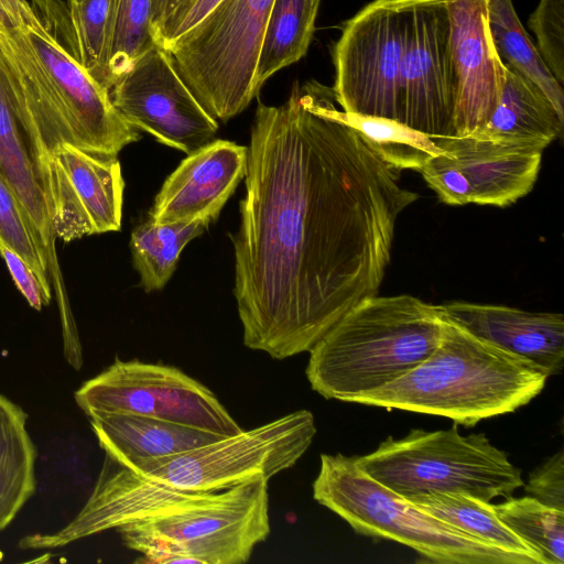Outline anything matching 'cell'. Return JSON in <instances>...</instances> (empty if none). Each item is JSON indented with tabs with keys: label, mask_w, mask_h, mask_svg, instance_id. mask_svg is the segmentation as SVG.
Instances as JSON below:
<instances>
[{
	"label": "cell",
	"mask_w": 564,
	"mask_h": 564,
	"mask_svg": "<svg viewBox=\"0 0 564 564\" xmlns=\"http://www.w3.org/2000/svg\"><path fill=\"white\" fill-rule=\"evenodd\" d=\"M399 172L315 82L258 102L231 238L246 347L278 360L308 351L378 293L397 220L419 197Z\"/></svg>",
	"instance_id": "6da1fadb"
},
{
	"label": "cell",
	"mask_w": 564,
	"mask_h": 564,
	"mask_svg": "<svg viewBox=\"0 0 564 564\" xmlns=\"http://www.w3.org/2000/svg\"><path fill=\"white\" fill-rule=\"evenodd\" d=\"M0 51L46 154L69 143L117 156L140 140L139 130L112 105L109 90L78 62L73 42L33 9L19 25L0 29Z\"/></svg>",
	"instance_id": "7a4b0ae2"
},
{
	"label": "cell",
	"mask_w": 564,
	"mask_h": 564,
	"mask_svg": "<svg viewBox=\"0 0 564 564\" xmlns=\"http://www.w3.org/2000/svg\"><path fill=\"white\" fill-rule=\"evenodd\" d=\"M547 378L534 364L444 317L440 344L425 360L350 402L445 416L469 427L525 405L540 394Z\"/></svg>",
	"instance_id": "3957f363"
},
{
	"label": "cell",
	"mask_w": 564,
	"mask_h": 564,
	"mask_svg": "<svg viewBox=\"0 0 564 564\" xmlns=\"http://www.w3.org/2000/svg\"><path fill=\"white\" fill-rule=\"evenodd\" d=\"M443 324L440 305L406 294L369 296L308 350L306 378L325 399L350 402L425 360L440 344Z\"/></svg>",
	"instance_id": "277c9868"
},
{
	"label": "cell",
	"mask_w": 564,
	"mask_h": 564,
	"mask_svg": "<svg viewBox=\"0 0 564 564\" xmlns=\"http://www.w3.org/2000/svg\"><path fill=\"white\" fill-rule=\"evenodd\" d=\"M313 498L357 533L411 547L430 563L530 564L426 513L341 454L321 455Z\"/></svg>",
	"instance_id": "5b68a950"
},
{
	"label": "cell",
	"mask_w": 564,
	"mask_h": 564,
	"mask_svg": "<svg viewBox=\"0 0 564 564\" xmlns=\"http://www.w3.org/2000/svg\"><path fill=\"white\" fill-rule=\"evenodd\" d=\"M411 430L387 437L372 452L354 456L371 478L408 498L426 492H464L485 501L510 497L524 481L521 470L485 433Z\"/></svg>",
	"instance_id": "8992f818"
},
{
	"label": "cell",
	"mask_w": 564,
	"mask_h": 564,
	"mask_svg": "<svg viewBox=\"0 0 564 564\" xmlns=\"http://www.w3.org/2000/svg\"><path fill=\"white\" fill-rule=\"evenodd\" d=\"M143 563L242 564L270 534L269 480L219 491L209 502L117 529Z\"/></svg>",
	"instance_id": "52a82bcc"
},
{
	"label": "cell",
	"mask_w": 564,
	"mask_h": 564,
	"mask_svg": "<svg viewBox=\"0 0 564 564\" xmlns=\"http://www.w3.org/2000/svg\"><path fill=\"white\" fill-rule=\"evenodd\" d=\"M273 0H220L161 46L205 111L226 122L259 94L258 59Z\"/></svg>",
	"instance_id": "ba28073f"
},
{
	"label": "cell",
	"mask_w": 564,
	"mask_h": 564,
	"mask_svg": "<svg viewBox=\"0 0 564 564\" xmlns=\"http://www.w3.org/2000/svg\"><path fill=\"white\" fill-rule=\"evenodd\" d=\"M316 435L314 415L299 410L131 470L182 490L219 492L254 479H271L294 466Z\"/></svg>",
	"instance_id": "9c48e42d"
},
{
	"label": "cell",
	"mask_w": 564,
	"mask_h": 564,
	"mask_svg": "<svg viewBox=\"0 0 564 564\" xmlns=\"http://www.w3.org/2000/svg\"><path fill=\"white\" fill-rule=\"evenodd\" d=\"M87 416L141 415L229 436L242 429L214 392L183 370L163 364L116 359L74 394Z\"/></svg>",
	"instance_id": "30bf717a"
},
{
	"label": "cell",
	"mask_w": 564,
	"mask_h": 564,
	"mask_svg": "<svg viewBox=\"0 0 564 564\" xmlns=\"http://www.w3.org/2000/svg\"><path fill=\"white\" fill-rule=\"evenodd\" d=\"M406 0H375L334 46V96L344 112L398 121Z\"/></svg>",
	"instance_id": "8fae6325"
},
{
	"label": "cell",
	"mask_w": 564,
	"mask_h": 564,
	"mask_svg": "<svg viewBox=\"0 0 564 564\" xmlns=\"http://www.w3.org/2000/svg\"><path fill=\"white\" fill-rule=\"evenodd\" d=\"M398 123L432 138L455 137L456 84L444 0H406Z\"/></svg>",
	"instance_id": "7c38bea8"
},
{
	"label": "cell",
	"mask_w": 564,
	"mask_h": 564,
	"mask_svg": "<svg viewBox=\"0 0 564 564\" xmlns=\"http://www.w3.org/2000/svg\"><path fill=\"white\" fill-rule=\"evenodd\" d=\"M109 94L129 124L186 154L213 141L218 130V122L199 105L158 44L132 64Z\"/></svg>",
	"instance_id": "4fadbf2b"
},
{
	"label": "cell",
	"mask_w": 564,
	"mask_h": 564,
	"mask_svg": "<svg viewBox=\"0 0 564 564\" xmlns=\"http://www.w3.org/2000/svg\"><path fill=\"white\" fill-rule=\"evenodd\" d=\"M51 219L64 242L121 228L124 181L117 156H101L69 143L46 154Z\"/></svg>",
	"instance_id": "5bb4252c"
},
{
	"label": "cell",
	"mask_w": 564,
	"mask_h": 564,
	"mask_svg": "<svg viewBox=\"0 0 564 564\" xmlns=\"http://www.w3.org/2000/svg\"><path fill=\"white\" fill-rule=\"evenodd\" d=\"M449 54L456 84L455 137L478 131L492 115L505 84L506 65L488 29V0H444Z\"/></svg>",
	"instance_id": "9a60e30c"
},
{
	"label": "cell",
	"mask_w": 564,
	"mask_h": 564,
	"mask_svg": "<svg viewBox=\"0 0 564 564\" xmlns=\"http://www.w3.org/2000/svg\"><path fill=\"white\" fill-rule=\"evenodd\" d=\"M45 161L43 144L0 51V175L21 202L55 264Z\"/></svg>",
	"instance_id": "2e32d148"
},
{
	"label": "cell",
	"mask_w": 564,
	"mask_h": 564,
	"mask_svg": "<svg viewBox=\"0 0 564 564\" xmlns=\"http://www.w3.org/2000/svg\"><path fill=\"white\" fill-rule=\"evenodd\" d=\"M247 151L217 139L188 154L164 181L149 218L156 224L214 223L245 177Z\"/></svg>",
	"instance_id": "e0dca14e"
},
{
	"label": "cell",
	"mask_w": 564,
	"mask_h": 564,
	"mask_svg": "<svg viewBox=\"0 0 564 564\" xmlns=\"http://www.w3.org/2000/svg\"><path fill=\"white\" fill-rule=\"evenodd\" d=\"M443 316L471 335L557 375L564 364V317L503 305L451 302Z\"/></svg>",
	"instance_id": "ac0fdd59"
},
{
	"label": "cell",
	"mask_w": 564,
	"mask_h": 564,
	"mask_svg": "<svg viewBox=\"0 0 564 564\" xmlns=\"http://www.w3.org/2000/svg\"><path fill=\"white\" fill-rule=\"evenodd\" d=\"M435 140L465 180L469 203L506 207L536 182L542 151L476 135Z\"/></svg>",
	"instance_id": "d6986e66"
},
{
	"label": "cell",
	"mask_w": 564,
	"mask_h": 564,
	"mask_svg": "<svg viewBox=\"0 0 564 564\" xmlns=\"http://www.w3.org/2000/svg\"><path fill=\"white\" fill-rule=\"evenodd\" d=\"M88 417L106 456L123 466L169 457L224 437L141 415L95 413Z\"/></svg>",
	"instance_id": "ffe728a7"
},
{
	"label": "cell",
	"mask_w": 564,
	"mask_h": 564,
	"mask_svg": "<svg viewBox=\"0 0 564 564\" xmlns=\"http://www.w3.org/2000/svg\"><path fill=\"white\" fill-rule=\"evenodd\" d=\"M563 130V116L533 85L506 66L499 101L476 135L542 151Z\"/></svg>",
	"instance_id": "44dd1931"
},
{
	"label": "cell",
	"mask_w": 564,
	"mask_h": 564,
	"mask_svg": "<svg viewBox=\"0 0 564 564\" xmlns=\"http://www.w3.org/2000/svg\"><path fill=\"white\" fill-rule=\"evenodd\" d=\"M23 409L0 394V531L6 529L36 488V447Z\"/></svg>",
	"instance_id": "7402d4cb"
},
{
	"label": "cell",
	"mask_w": 564,
	"mask_h": 564,
	"mask_svg": "<svg viewBox=\"0 0 564 564\" xmlns=\"http://www.w3.org/2000/svg\"><path fill=\"white\" fill-rule=\"evenodd\" d=\"M406 499L426 513L478 540L520 555L530 564H543L538 553L497 517L489 501L464 492H426Z\"/></svg>",
	"instance_id": "603a6c76"
},
{
	"label": "cell",
	"mask_w": 564,
	"mask_h": 564,
	"mask_svg": "<svg viewBox=\"0 0 564 564\" xmlns=\"http://www.w3.org/2000/svg\"><path fill=\"white\" fill-rule=\"evenodd\" d=\"M487 7L490 37L502 63L539 89L563 116V86L529 37L512 0H488Z\"/></svg>",
	"instance_id": "cb8c5ba5"
},
{
	"label": "cell",
	"mask_w": 564,
	"mask_h": 564,
	"mask_svg": "<svg viewBox=\"0 0 564 564\" xmlns=\"http://www.w3.org/2000/svg\"><path fill=\"white\" fill-rule=\"evenodd\" d=\"M321 0H273L256 73V86L299 62L307 52Z\"/></svg>",
	"instance_id": "d4e9b609"
},
{
	"label": "cell",
	"mask_w": 564,
	"mask_h": 564,
	"mask_svg": "<svg viewBox=\"0 0 564 564\" xmlns=\"http://www.w3.org/2000/svg\"><path fill=\"white\" fill-rule=\"evenodd\" d=\"M209 220L191 223L156 224L150 218L134 227L130 249L140 284L145 292L164 288L172 276L184 247L200 236L210 225Z\"/></svg>",
	"instance_id": "484cf974"
},
{
	"label": "cell",
	"mask_w": 564,
	"mask_h": 564,
	"mask_svg": "<svg viewBox=\"0 0 564 564\" xmlns=\"http://www.w3.org/2000/svg\"><path fill=\"white\" fill-rule=\"evenodd\" d=\"M497 517L541 557L564 564V511L525 496L492 505Z\"/></svg>",
	"instance_id": "4316f807"
},
{
	"label": "cell",
	"mask_w": 564,
	"mask_h": 564,
	"mask_svg": "<svg viewBox=\"0 0 564 564\" xmlns=\"http://www.w3.org/2000/svg\"><path fill=\"white\" fill-rule=\"evenodd\" d=\"M339 117L359 131L380 156L393 169L420 171L443 152L435 138L414 131L395 121L364 117L338 110Z\"/></svg>",
	"instance_id": "83f0119b"
},
{
	"label": "cell",
	"mask_w": 564,
	"mask_h": 564,
	"mask_svg": "<svg viewBox=\"0 0 564 564\" xmlns=\"http://www.w3.org/2000/svg\"><path fill=\"white\" fill-rule=\"evenodd\" d=\"M66 4L78 62L110 90L108 53L117 0H83Z\"/></svg>",
	"instance_id": "f1b7e54d"
},
{
	"label": "cell",
	"mask_w": 564,
	"mask_h": 564,
	"mask_svg": "<svg viewBox=\"0 0 564 564\" xmlns=\"http://www.w3.org/2000/svg\"><path fill=\"white\" fill-rule=\"evenodd\" d=\"M151 0H117L108 53L110 88L155 43Z\"/></svg>",
	"instance_id": "f546056e"
},
{
	"label": "cell",
	"mask_w": 564,
	"mask_h": 564,
	"mask_svg": "<svg viewBox=\"0 0 564 564\" xmlns=\"http://www.w3.org/2000/svg\"><path fill=\"white\" fill-rule=\"evenodd\" d=\"M0 241L15 251L35 272L44 290L52 294L48 280L50 254L28 213L0 175Z\"/></svg>",
	"instance_id": "4dcf8cb0"
},
{
	"label": "cell",
	"mask_w": 564,
	"mask_h": 564,
	"mask_svg": "<svg viewBox=\"0 0 564 564\" xmlns=\"http://www.w3.org/2000/svg\"><path fill=\"white\" fill-rule=\"evenodd\" d=\"M544 63L563 85L564 82V0H540L528 20Z\"/></svg>",
	"instance_id": "1f68e13d"
},
{
	"label": "cell",
	"mask_w": 564,
	"mask_h": 564,
	"mask_svg": "<svg viewBox=\"0 0 564 564\" xmlns=\"http://www.w3.org/2000/svg\"><path fill=\"white\" fill-rule=\"evenodd\" d=\"M524 486L528 496L564 511V453L560 449L536 467Z\"/></svg>",
	"instance_id": "d6a6232c"
},
{
	"label": "cell",
	"mask_w": 564,
	"mask_h": 564,
	"mask_svg": "<svg viewBox=\"0 0 564 564\" xmlns=\"http://www.w3.org/2000/svg\"><path fill=\"white\" fill-rule=\"evenodd\" d=\"M0 256L3 259L15 286L24 296L29 305L36 311H41L43 306L48 305L52 294L44 290L32 268L2 241H0Z\"/></svg>",
	"instance_id": "836d02e7"
},
{
	"label": "cell",
	"mask_w": 564,
	"mask_h": 564,
	"mask_svg": "<svg viewBox=\"0 0 564 564\" xmlns=\"http://www.w3.org/2000/svg\"><path fill=\"white\" fill-rule=\"evenodd\" d=\"M196 0H151V24L154 41L159 44L169 29L193 6Z\"/></svg>",
	"instance_id": "e575fe53"
},
{
	"label": "cell",
	"mask_w": 564,
	"mask_h": 564,
	"mask_svg": "<svg viewBox=\"0 0 564 564\" xmlns=\"http://www.w3.org/2000/svg\"><path fill=\"white\" fill-rule=\"evenodd\" d=\"M220 0H196L193 6L169 29L160 46L181 35L200 21Z\"/></svg>",
	"instance_id": "d590c367"
},
{
	"label": "cell",
	"mask_w": 564,
	"mask_h": 564,
	"mask_svg": "<svg viewBox=\"0 0 564 564\" xmlns=\"http://www.w3.org/2000/svg\"><path fill=\"white\" fill-rule=\"evenodd\" d=\"M31 12L28 0H0V29L19 25Z\"/></svg>",
	"instance_id": "8d00e7d4"
},
{
	"label": "cell",
	"mask_w": 564,
	"mask_h": 564,
	"mask_svg": "<svg viewBox=\"0 0 564 564\" xmlns=\"http://www.w3.org/2000/svg\"><path fill=\"white\" fill-rule=\"evenodd\" d=\"M80 1H83V0H66V3H68V4H69V3L80 2Z\"/></svg>",
	"instance_id": "74e56055"
}]
</instances>
